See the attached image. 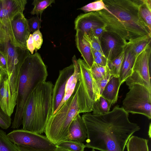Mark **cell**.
<instances>
[{
	"instance_id": "46",
	"label": "cell",
	"mask_w": 151,
	"mask_h": 151,
	"mask_svg": "<svg viewBox=\"0 0 151 151\" xmlns=\"http://www.w3.org/2000/svg\"><path fill=\"white\" fill-rule=\"evenodd\" d=\"M91 151H95L94 149H92Z\"/></svg>"
},
{
	"instance_id": "19",
	"label": "cell",
	"mask_w": 151,
	"mask_h": 151,
	"mask_svg": "<svg viewBox=\"0 0 151 151\" xmlns=\"http://www.w3.org/2000/svg\"><path fill=\"white\" fill-rule=\"evenodd\" d=\"M72 60L74 67V72L66 83L64 97L56 112L71 96L74 92L78 80L80 67L78 60L75 55L72 57Z\"/></svg>"
},
{
	"instance_id": "17",
	"label": "cell",
	"mask_w": 151,
	"mask_h": 151,
	"mask_svg": "<svg viewBox=\"0 0 151 151\" xmlns=\"http://www.w3.org/2000/svg\"><path fill=\"white\" fill-rule=\"evenodd\" d=\"M87 137L86 125L82 117L78 114L69 126L68 136L67 140L83 143L86 141Z\"/></svg>"
},
{
	"instance_id": "18",
	"label": "cell",
	"mask_w": 151,
	"mask_h": 151,
	"mask_svg": "<svg viewBox=\"0 0 151 151\" xmlns=\"http://www.w3.org/2000/svg\"><path fill=\"white\" fill-rule=\"evenodd\" d=\"M124 50V57L119 74L121 85L131 75L135 58V55L129 45H126Z\"/></svg>"
},
{
	"instance_id": "31",
	"label": "cell",
	"mask_w": 151,
	"mask_h": 151,
	"mask_svg": "<svg viewBox=\"0 0 151 151\" xmlns=\"http://www.w3.org/2000/svg\"><path fill=\"white\" fill-rule=\"evenodd\" d=\"M108 69L107 65L106 66H102L94 62L90 68V72L95 81L99 80L104 77L106 75Z\"/></svg>"
},
{
	"instance_id": "10",
	"label": "cell",
	"mask_w": 151,
	"mask_h": 151,
	"mask_svg": "<svg viewBox=\"0 0 151 151\" xmlns=\"http://www.w3.org/2000/svg\"><path fill=\"white\" fill-rule=\"evenodd\" d=\"M151 52L150 44L135 56L131 75L125 81L128 86L140 84L151 91Z\"/></svg>"
},
{
	"instance_id": "7",
	"label": "cell",
	"mask_w": 151,
	"mask_h": 151,
	"mask_svg": "<svg viewBox=\"0 0 151 151\" xmlns=\"http://www.w3.org/2000/svg\"><path fill=\"white\" fill-rule=\"evenodd\" d=\"M80 72L77 82L79 113L92 111L94 102L100 96L90 68L83 60H78Z\"/></svg>"
},
{
	"instance_id": "13",
	"label": "cell",
	"mask_w": 151,
	"mask_h": 151,
	"mask_svg": "<svg viewBox=\"0 0 151 151\" xmlns=\"http://www.w3.org/2000/svg\"><path fill=\"white\" fill-rule=\"evenodd\" d=\"M74 71V66L72 64L59 71L58 78L53 88L52 115L55 113L63 99L66 83Z\"/></svg>"
},
{
	"instance_id": "11",
	"label": "cell",
	"mask_w": 151,
	"mask_h": 151,
	"mask_svg": "<svg viewBox=\"0 0 151 151\" xmlns=\"http://www.w3.org/2000/svg\"><path fill=\"white\" fill-rule=\"evenodd\" d=\"M4 27L13 45L22 48H27V41L31 32L27 20L23 13L18 14Z\"/></svg>"
},
{
	"instance_id": "14",
	"label": "cell",
	"mask_w": 151,
	"mask_h": 151,
	"mask_svg": "<svg viewBox=\"0 0 151 151\" xmlns=\"http://www.w3.org/2000/svg\"><path fill=\"white\" fill-rule=\"evenodd\" d=\"M27 3V0H0V23L4 27L18 14L23 13Z\"/></svg>"
},
{
	"instance_id": "16",
	"label": "cell",
	"mask_w": 151,
	"mask_h": 151,
	"mask_svg": "<svg viewBox=\"0 0 151 151\" xmlns=\"http://www.w3.org/2000/svg\"><path fill=\"white\" fill-rule=\"evenodd\" d=\"M75 29L87 34L91 30L105 25L103 20L96 12L81 14L76 18Z\"/></svg>"
},
{
	"instance_id": "29",
	"label": "cell",
	"mask_w": 151,
	"mask_h": 151,
	"mask_svg": "<svg viewBox=\"0 0 151 151\" xmlns=\"http://www.w3.org/2000/svg\"><path fill=\"white\" fill-rule=\"evenodd\" d=\"M56 146L68 151H84L86 147L83 143L69 140L62 141Z\"/></svg>"
},
{
	"instance_id": "4",
	"label": "cell",
	"mask_w": 151,
	"mask_h": 151,
	"mask_svg": "<svg viewBox=\"0 0 151 151\" xmlns=\"http://www.w3.org/2000/svg\"><path fill=\"white\" fill-rule=\"evenodd\" d=\"M103 1L106 9L115 15L125 28L129 38V42L144 36L151 35V31L139 14V8L142 0Z\"/></svg>"
},
{
	"instance_id": "15",
	"label": "cell",
	"mask_w": 151,
	"mask_h": 151,
	"mask_svg": "<svg viewBox=\"0 0 151 151\" xmlns=\"http://www.w3.org/2000/svg\"><path fill=\"white\" fill-rule=\"evenodd\" d=\"M100 40L104 54L108 61L118 57L126 46L119 39L107 32L102 35Z\"/></svg>"
},
{
	"instance_id": "5",
	"label": "cell",
	"mask_w": 151,
	"mask_h": 151,
	"mask_svg": "<svg viewBox=\"0 0 151 151\" xmlns=\"http://www.w3.org/2000/svg\"><path fill=\"white\" fill-rule=\"evenodd\" d=\"M79 114L77 83L71 96L48 119L44 132L46 136L55 145L67 140L69 126L75 117Z\"/></svg>"
},
{
	"instance_id": "9",
	"label": "cell",
	"mask_w": 151,
	"mask_h": 151,
	"mask_svg": "<svg viewBox=\"0 0 151 151\" xmlns=\"http://www.w3.org/2000/svg\"><path fill=\"white\" fill-rule=\"evenodd\" d=\"M7 136L17 146L42 151H53L57 148L46 136L23 129L14 130Z\"/></svg>"
},
{
	"instance_id": "32",
	"label": "cell",
	"mask_w": 151,
	"mask_h": 151,
	"mask_svg": "<svg viewBox=\"0 0 151 151\" xmlns=\"http://www.w3.org/2000/svg\"><path fill=\"white\" fill-rule=\"evenodd\" d=\"M106 9L105 4L103 0H98L92 2L79 9L83 11L85 13Z\"/></svg>"
},
{
	"instance_id": "26",
	"label": "cell",
	"mask_w": 151,
	"mask_h": 151,
	"mask_svg": "<svg viewBox=\"0 0 151 151\" xmlns=\"http://www.w3.org/2000/svg\"><path fill=\"white\" fill-rule=\"evenodd\" d=\"M111 105V102L101 96L93 103L92 114L100 115L107 113L109 111Z\"/></svg>"
},
{
	"instance_id": "24",
	"label": "cell",
	"mask_w": 151,
	"mask_h": 151,
	"mask_svg": "<svg viewBox=\"0 0 151 151\" xmlns=\"http://www.w3.org/2000/svg\"><path fill=\"white\" fill-rule=\"evenodd\" d=\"M151 39V35L144 36L131 40L127 44L129 45L136 56L150 44Z\"/></svg>"
},
{
	"instance_id": "25",
	"label": "cell",
	"mask_w": 151,
	"mask_h": 151,
	"mask_svg": "<svg viewBox=\"0 0 151 151\" xmlns=\"http://www.w3.org/2000/svg\"><path fill=\"white\" fill-rule=\"evenodd\" d=\"M139 12L141 18L151 31V1L142 0Z\"/></svg>"
},
{
	"instance_id": "42",
	"label": "cell",
	"mask_w": 151,
	"mask_h": 151,
	"mask_svg": "<svg viewBox=\"0 0 151 151\" xmlns=\"http://www.w3.org/2000/svg\"><path fill=\"white\" fill-rule=\"evenodd\" d=\"M93 62L100 65L106 66L107 65L108 60L105 57L93 58Z\"/></svg>"
},
{
	"instance_id": "40",
	"label": "cell",
	"mask_w": 151,
	"mask_h": 151,
	"mask_svg": "<svg viewBox=\"0 0 151 151\" xmlns=\"http://www.w3.org/2000/svg\"><path fill=\"white\" fill-rule=\"evenodd\" d=\"M26 46L27 49L31 52V54H33L34 50H35V47L32 34H30L27 41Z\"/></svg>"
},
{
	"instance_id": "27",
	"label": "cell",
	"mask_w": 151,
	"mask_h": 151,
	"mask_svg": "<svg viewBox=\"0 0 151 151\" xmlns=\"http://www.w3.org/2000/svg\"><path fill=\"white\" fill-rule=\"evenodd\" d=\"M124 56V48L118 57L111 61H108L107 66L112 76L119 77L120 71Z\"/></svg>"
},
{
	"instance_id": "20",
	"label": "cell",
	"mask_w": 151,
	"mask_h": 151,
	"mask_svg": "<svg viewBox=\"0 0 151 151\" xmlns=\"http://www.w3.org/2000/svg\"><path fill=\"white\" fill-rule=\"evenodd\" d=\"M75 36L76 45L80 52L84 60L89 68L93 63L91 47L83 36V33L80 30H76Z\"/></svg>"
},
{
	"instance_id": "37",
	"label": "cell",
	"mask_w": 151,
	"mask_h": 151,
	"mask_svg": "<svg viewBox=\"0 0 151 151\" xmlns=\"http://www.w3.org/2000/svg\"><path fill=\"white\" fill-rule=\"evenodd\" d=\"M35 45V52L41 47L43 42L42 36L40 30H38L32 34Z\"/></svg>"
},
{
	"instance_id": "3",
	"label": "cell",
	"mask_w": 151,
	"mask_h": 151,
	"mask_svg": "<svg viewBox=\"0 0 151 151\" xmlns=\"http://www.w3.org/2000/svg\"><path fill=\"white\" fill-rule=\"evenodd\" d=\"M48 76L47 67L40 54L36 52L26 59L20 70L16 108L11 127L18 129L22 124V115L26 102L34 90Z\"/></svg>"
},
{
	"instance_id": "33",
	"label": "cell",
	"mask_w": 151,
	"mask_h": 151,
	"mask_svg": "<svg viewBox=\"0 0 151 151\" xmlns=\"http://www.w3.org/2000/svg\"><path fill=\"white\" fill-rule=\"evenodd\" d=\"M84 38L88 42L91 48L99 51L104 54L101 45L100 39L93 35L83 33Z\"/></svg>"
},
{
	"instance_id": "35",
	"label": "cell",
	"mask_w": 151,
	"mask_h": 151,
	"mask_svg": "<svg viewBox=\"0 0 151 151\" xmlns=\"http://www.w3.org/2000/svg\"><path fill=\"white\" fill-rule=\"evenodd\" d=\"M11 124V116L5 113L0 106V127L6 129L10 127Z\"/></svg>"
},
{
	"instance_id": "36",
	"label": "cell",
	"mask_w": 151,
	"mask_h": 151,
	"mask_svg": "<svg viewBox=\"0 0 151 151\" xmlns=\"http://www.w3.org/2000/svg\"><path fill=\"white\" fill-rule=\"evenodd\" d=\"M112 76L108 68L106 75L104 77L97 81L94 80L100 96L104 87Z\"/></svg>"
},
{
	"instance_id": "28",
	"label": "cell",
	"mask_w": 151,
	"mask_h": 151,
	"mask_svg": "<svg viewBox=\"0 0 151 151\" xmlns=\"http://www.w3.org/2000/svg\"><path fill=\"white\" fill-rule=\"evenodd\" d=\"M55 3L54 0H34L32 3L34 7L30 13L33 15L36 14L41 18L45 9L51 6L52 3Z\"/></svg>"
},
{
	"instance_id": "22",
	"label": "cell",
	"mask_w": 151,
	"mask_h": 151,
	"mask_svg": "<svg viewBox=\"0 0 151 151\" xmlns=\"http://www.w3.org/2000/svg\"><path fill=\"white\" fill-rule=\"evenodd\" d=\"M10 92L8 77L3 81L0 87V106L4 112L11 116L10 108Z\"/></svg>"
},
{
	"instance_id": "12",
	"label": "cell",
	"mask_w": 151,
	"mask_h": 151,
	"mask_svg": "<svg viewBox=\"0 0 151 151\" xmlns=\"http://www.w3.org/2000/svg\"><path fill=\"white\" fill-rule=\"evenodd\" d=\"M103 20L106 32L116 37L125 45L130 39L128 32L122 23L106 9L96 12Z\"/></svg>"
},
{
	"instance_id": "39",
	"label": "cell",
	"mask_w": 151,
	"mask_h": 151,
	"mask_svg": "<svg viewBox=\"0 0 151 151\" xmlns=\"http://www.w3.org/2000/svg\"><path fill=\"white\" fill-rule=\"evenodd\" d=\"M9 40V37L6 30L0 23V43Z\"/></svg>"
},
{
	"instance_id": "1",
	"label": "cell",
	"mask_w": 151,
	"mask_h": 151,
	"mask_svg": "<svg viewBox=\"0 0 151 151\" xmlns=\"http://www.w3.org/2000/svg\"><path fill=\"white\" fill-rule=\"evenodd\" d=\"M86 125V147L101 151H124L130 137L140 128L129 119V113L117 105L102 114L89 112L81 116Z\"/></svg>"
},
{
	"instance_id": "23",
	"label": "cell",
	"mask_w": 151,
	"mask_h": 151,
	"mask_svg": "<svg viewBox=\"0 0 151 151\" xmlns=\"http://www.w3.org/2000/svg\"><path fill=\"white\" fill-rule=\"evenodd\" d=\"M148 142V139L132 135L126 145L127 151H149Z\"/></svg>"
},
{
	"instance_id": "44",
	"label": "cell",
	"mask_w": 151,
	"mask_h": 151,
	"mask_svg": "<svg viewBox=\"0 0 151 151\" xmlns=\"http://www.w3.org/2000/svg\"><path fill=\"white\" fill-rule=\"evenodd\" d=\"M91 52L93 58H100V57H105L104 54L100 52L95 50L91 48Z\"/></svg>"
},
{
	"instance_id": "41",
	"label": "cell",
	"mask_w": 151,
	"mask_h": 151,
	"mask_svg": "<svg viewBox=\"0 0 151 151\" xmlns=\"http://www.w3.org/2000/svg\"><path fill=\"white\" fill-rule=\"evenodd\" d=\"M0 68L7 73V66L5 57L3 53L0 51Z\"/></svg>"
},
{
	"instance_id": "8",
	"label": "cell",
	"mask_w": 151,
	"mask_h": 151,
	"mask_svg": "<svg viewBox=\"0 0 151 151\" xmlns=\"http://www.w3.org/2000/svg\"><path fill=\"white\" fill-rule=\"evenodd\" d=\"M129 91L122 101V107L128 113L139 114L151 119V91L138 84L128 86Z\"/></svg>"
},
{
	"instance_id": "45",
	"label": "cell",
	"mask_w": 151,
	"mask_h": 151,
	"mask_svg": "<svg viewBox=\"0 0 151 151\" xmlns=\"http://www.w3.org/2000/svg\"><path fill=\"white\" fill-rule=\"evenodd\" d=\"M7 77V73L0 68V87L4 80Z\"/></svg>"
},
{
	"instance_id": "34",
	"label": "cell",
	"mask_w": 151,
	"mask_h": 151,
	"mask_svg": "<svg viewBox=\"0 0 151 151\" xmlns=\"http://www.w3.org/2000/svg\"><path fill=\"white\" fill-rule=\"evenodd\" d=\"M30 32L33 33L40 28L41 24L42 22L41 18L37 16L27 19Z\"/></svg>"
},
{
	"instance_id": "21",
	"label": "cell",
	"mask_w": 151,
	"mask_h": 151,
	"mask_svg": "<svg viewBox=\"0 0 151 151\" xmlns=\"http://www.w3.org/2000/svg\"><path fill=\"white\" fill-rule=\"evenodd\" d=\"M119 77L112 76L104 87L101 96L111 103H116L121 86Z\"/></svg>"
},
{
	"instance_id": "6",
	"label": "cell",
	"mask_w": 151,
	"mask_h": 151,
	"mask_svg": "<svg viewBox=\"0 0 151 151\" xmlns=\"http://www.w3.org/2000/svg\"><path fill=\"white\" fill-rule=\"evenodd\" d=\"M0 51L4 54L6 63L11 95L10 107L13 110L16 105L20 68L30 54L27 48L15 47L10 40L0 43Z\"/></svg>"
},
{
	"instance_id": "2",
	"label": "cell",
	"mask_w": 151,
	"mask_h": 151,
	"mask_svg": "<svg viewBox=\"0 0 151 151\" xmlns=\"http://www.w3.org/2000/svg\"><path fill=\"white\" fill-rule=\"evenodd\" d=\"M54 86L50 81L40 83L29 97L22 115L23 129L41 134L52 115Z\"/></svg>"
},
{
	"instance_id": "30",
	"label": "cell",
	"mask_w": 151,
	"mask_h": 151,
	"mask_svg": "<svg viewBox=\"0 0 151 151\" xmlns=\"http://www.w3.org/2000/svg\"><path fill=\"white\" fill-rule=\"evenodd\" d=\"M0 151H18L4 131L0 129Z\"/></svg>"
},
{
	"instance_id": "43",
	"label": "cell",
	"mask_w": 151,
	"mask_h": 151,
	"mask_svg": "<svg viewBox=\"0 0 151 151\" xmlns=\"http://www.w3.org/2000/svg\"><path fill=\"white\" fill-rule=\"evenodd\" d=\"M18 151H42L32 150L28 148L16 146ZM53 151H68V150L57 147V149Z\"/></svg>"
},
{
	"instance_id": "38",
	"label": "cell",
	"mask_w": 151,
	"mask_h": 151,
	"mask_svg": "<svg viewBox=\"0 0 151 151\" xmlns=\"http://www.w3.org/2000/svg\"><path fill=\"white\" fill-rule=\"evenodd\" d=\"M106 32V27L104 25L92 30L87 35H94L100 39L102 35Z\"/></svg>"
}]
</instances>
